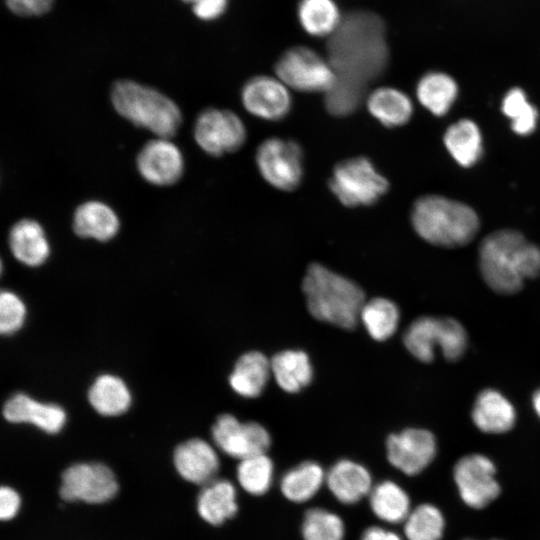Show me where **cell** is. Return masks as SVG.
Returning <instances> with one entry per match:
<instances>
[{
  "label": "cell",
  "mask_w": 540,
  "mask_h": 540,
  "mask_svg": "<svg viewBox=\"0 0 540 540\" xmlns=\"http://www.w3.org/2000/svg\"><path fill=\"white\" fill-rule=\"evenodd\" d=\"M327 50L337 81L325 95V107L334 116H347L358 108L366 85L387 66L384 21L369 11L349 13L329 38Z\"/></svg>",
  "instance_id": "cell-1"
},
{
  "label": "cell",
  "mask_w": 540,
  "mask_h": 540,
  "mask_svg": "<svg viewBox=\"0 0 540 540\" xmlns=\"http://www.w3.org/2000/svg\"><path fill=\"white\" fill-rule=\"evenodd\" d=\"M479 268L490 289L512 295L523 288L526 279L540 275V248L516 230H497L481 242Z\"/></svg>",
  "instance_id": "cell-2"
},
{
  "label": "cell",
  "mask_w": 540,
  "mask_h": 540,
  "mask_svg": "<svg viewBox=\"0 0 540 540\" xmlns=\"http://www.w3.org/2000/svg\"><path fill=\"white\" fill-rule=\"evenodd\" d=\"M310 314L343 329L354 328L365 303L364 291L352 280L319 263L309 265L302 282Z\"/></svg>",
  "instance_id": "cell-3"
},
{
  "label": "cell",
  "mask_w": 540,
  "mask_h": 540,
  "mask_svg": "<svg viewBox=\"0 0 540 540\" xmlns=\"http://www.w3.org/2000/svg\"><path fill=\"white\" fill-rule=\"evenodd\" d=\"M411 222L423 240L443 248L467 245L475 238L480 226L473 208L440 195L418 198L411 210Z\"/></svg>",
  "instance_id": "cell-4"
},
{
  "label": "cell",
  "mask_w": 540,
  "mask_h": 540,
  "mask_svg": "<svg viewBox=\"0 0 540 540\" xmlns=\"http://www.w3.org/2000/svg\"><path fill=\"white\" fill-rule=\"evenodd\" d=\"M110 96L120 116L137 127L149 130L158 138L175 136L182 123L178 105L152 87L119 79L113 83Z\"/></svg>",
  "instance_id": "cell-5"
},
{
  "label": "cell",
  "mask_w": 540,
  "mask_h": 540,
  "mask_svg": "<svg viewBox=\"0 0 540 540\" xmlns=\"http://www.w3.org/2000/svg\"><path fill=\"white\" fill-rule=\"evenodd\" d=\"M403 343L419 361L429 363L439 348L447 361H457L468 346V335L463 325L451 317L421 316L405 330Z\"/></svg>",
  "instance_id": "cell-6"
},
{
  "label": "cell",
  "mask_w": 540,
  "mask_h": 540,
  "mask_svg": "<svg viewBox=\"0 0 540 540\" xmlns=\"http://www.w3.org/2000/svg\"><path fill=\"white\" fill-rule=\"evenodd\" d=\"M328 185L341 204L351 208L374 205L389 189L388 180L363 156L337 163Z\"/></svg>",
  "instance_id": "cell-7"
},
{
  "label": "cell",
  "mask_w": 540,
  "mask_h": 540,
  "mask_svg": "<svg viewBox=\"0 0 540 540\" xmlns=\"http://www.w3.org/2000/svg\"><path fill=\"white\" fill-rule=\"evenodd\" d=\"M276 77L286 86L300 92L328 93L337 81L328 59L306 46L284 51L274 65Z\"/></svg>",
  "instance_id": "cell-8"
},
{
  "label": "cell",
  "mask_w": 540,
  "mask_h": 540,
  "mask_svg": "<svg viewBox=\"0 0 540 540\" xmlns=\"http://www.w3.org/2000/svg\"><path fill=\"white\" fill-rule=\"evenodd\" d=\"M303 150L297 141L272 137L264 140L255 154L263 179L282 191L298 188L303 178Z\"/></svg>",
  "instance_id": "cell-9"
},
{
  "label": "cell",
  "mask_w": 540,
  "mask_h": 540,
  "mask_svg": "<svg viewBox=\"0 0 540 540\" xmlns=\"http://www.w3.org/2000/svg\"><path fill=\"white\" fill-rule=\"evenodd\" d=\"M193 131L199 147L214 157L237 151L247 136L245 125L237 114L213 107L200 112Z\"/></svg>",
  "instance_id": "cell-10"
},
{
  "label": "cell",
  "mask_w": 540,
  "mask_h": 540,
  "mask_svg": "<svg viewBox=\"0 0 540 540\" xmlns=\"http://www.w3.org/2000/svg\"><path fill=\"white\" fill-rule=\"evenodd\" d=\"M118 492L113 471L102 463H76L62 474L59 494L65 501L105 503Z\"/></svg>",
  "instance_id": "cell-11"
},
{
  "label": "cell",
  "mask_w": 540,
  "mask_h": 540,
  "mask_svg": "<svg viewBox=\"0 0 540 540\" xmlns=\"http://www.w3.org/2000/svg\"><path fill=\"white\" fill-rule=\"evenodd\" d=\"M495 473L494 463L484 455L469 454L459 459L453 476L463 502L481 509L495 500L501 491Z\"/></svg>",
  "instance_id": "cell-12"
},
{
  "label": "cell",
  "mask_w": 540,
  "mask_h": 540,
  "mask_svg": "<svg viewBox=\"0 0 540 540\" xmlns=\"http://www.w3.org/2000/svg\"><path fill=\"white\" fill-rule=\"evenodd\" d=\"M211 433L219 450L239 460L266 453L271 444L270 434L264 426L254 421L242 423L231 414L220 415Z\"/></svg>",
  "instance_id": "cell-13"
},
{
  "label": "cell",
  "mask_w": 540,
  "mask_h": 540,
  "mask_svg": "<svg viewBox=\"0 0 540 540\" xmlns=\"http://www.w3.org/2000/svg\"><path fill=\"white\" fill-rule=\"evenodd\" d=\"M386 451L391 465L406 475H416L433 461L437 443L430 431L407 428L388 436Z\"/></svg>",
  "instance_id": "cell-14"
},
{
  "label": "cell",
  "mask_w": 540,
  "mask_h": 540,
  "mask_svg": "<svg viewBox=\"0 0 540 540\" xmlns=\"http://www.w3.org/2000/svg\"><path fill=\"white\" fill-rule=\"evenodd\" d=\"M241 101L249 113L269 121L283 119L292 107L287 86L277 77L269 75L248 79L241 90Z\"/></svg>",
  "instance_id": "cell-15"
},
{
  "label": "cell",
  "mask_w": 540,
  "mask_h": 540,
  "mask_svg": "<svg viewBox=\"0 0 540 540\" xmlns=\"http://www.w3.org/2000/svg\"><path fill=\"white\" fill-rule=\"evenodd\" d=\"M138 172L144 180L157 186L175 184L183 175L184 158L168 138L148 141L136 158Z\"/></svg>",
  "instance_id": "cell-16"
},
{
  "label": "cell",
  "mask_w": 540,
  "mask_h": 540,
  "mask_svg": "<svg viewBox=\"0 0 540 540\" xmlns=\"http://www.w3.org/2000/svg\"><path fill=\"white\" fill-rule=\"evenodd\" d=\"M173 463L184 480L197 485L213 481L220 466L216 450L200 438L179 444L173 454Z\"/></svg>",
  "instance_id": "cell-17"
},
{
  "label": "cell",
  "mask_w": 540,
  "mask_h": 540,
  "mask_svg": "<svg viewBox=\"0 0 540 540\" xmlns=\"http://www.w3.org/2000/svg\"><path fill=\"white\" fill-rule=\"evenodd\" d=\"M3 416L11 423H30L49 434H56L66 423V412L52 403H42L24 393L10 397L3 406Z\"/></svg>",
  "instance_id": "cell-18"
},
{
  "label": "cell",
  "mask_w": 540,
  "mask_h": 540,
  "mask_svg": "<svg viewBox=\"0 0 540 540\" xmlns=\"http://www.w3.org/2000/svg\"><path fill=\"white\" fill-rule=\"evenodd\" d=\"M326 483L334 497L343 504H354L372 490L370 472L361 464L342 459L326 474Z\"/></svg>",
  "instance_id": "cell-19"
},
{
  "label": "cell",
  "mask_w": 540,
  "mask_h": 540,
  "mask_svg": "<svg viewBox=\"0 0 540 540\" xmlns=\"http://www.w3.org/2000/svg\"><path fill=\"white\" fill-rule=\"evenodd\" d=\"M9 247L21 263L37 267L49 257L50 245L42 225L29 218L20 219L10 229Z\"/></svg>",
  "instance_id": "cell-20"
},
{
  "label": "cell",
  "mask_w": 540,
  "mask_h": 540,
  "mask_svg": "<svg viewBox=\"0 0 540 540\" xmlns=\"http://www.w3.org/2000/svg\"><path fill=\"white\" fill-rule=\"evenodd\" d=\"M472 420L484 433L501 434L511 430L516 412L510 401L494 389L481 391L472 408Z\"/></svg>",
  "instance_id": "cell-21"
},
{
  "label": "cell",
  "mask_w": 540,
  "mask_h": 540,
  "mask_svg": "<svg viewBox=\"0 0 540 540\" xmlns=\"http://www.w3.org/2000/svg\"><path fill=\"white\" fill-rule=\"evenodd\" d=\"M72 227L81 238H92L106 242L114 238L120 229L116 212L106 203L86 201L74 211Z\"/></svg>",
  "instance_id": "cell-22"
},
{
  "label": "cell",
  "mask_w": 540,
  "mask_h": 540,
  "mask_svg": "<svg viewBox=\"0 0 540 540\" xmlns=\"http://www.w3.org/2000/svg\"><path fill=\"white\" fill-rule=\"evenodd\" d=\"M234 484L226 479H214L204 485L197 497V511L207 523L217 526L235 516L238 511Z\"/></svg>",
  "instance_id": "cell-23"
},
{
  "label": "cell",
  "mask_w": 540,
  "mask_h": 540,
  "mask_svg": "<svg viewBox=\"0 0 540 540\" xmlns=\"http://www.w3.org/2000/svg\"><path fill=\"white\" fill-rule=\"evenodd\" d=\"M270 373V360L263 353L246 352L236 361L229 384L238 395L255 398L264 390Z\"/></svg>",
  "instance_id": "cell-24"
},
{
  "label": "cell",
  "mask_w": 540,
  "mask_h": 540,
  "mask_svg": "<svg viewBox=\"0 0 540 540\" xmlns=\"http://www.w3.org/2000/svg\"><path fill=\"white\" fill-rule=\"evenodd\" d=\"M296 16L302 30L316 38H330L344 18L335 0H299Z\"/></svg>",
  "instance_id": "cell-25"
},
{
  "label": "cell",
  "mask_w": 540,
  "mask_h": 540,
  "mask_svg": "<svg viewBox=\"0 0 540 540\" xmlns=\"http://www.w3.org/2000/svg\"><path fill=\"white\" fill-rule=\"evenodd\" d=\"M270 363L277 385L285 392H299L312 380L313 368L304 351L283 350L276 353Z\"/></svg>",
  "instance_id": "cell-26"
},
{
  "label": "cell",
  "mask_w": 540,
  "mask_h": 540,
  "mask_svg": "<svg viewBox=\"0 0 540 540\" xmlns=\"http://www.w3.org/2000/svg\"><path fill=\"white\" fill-rule=\"evenodd\" d=\"M367 108L370 114L383 126L394 128L406 124L413 113L410 98L402 91L392 87H381L368 97Z\"/></svg>",
  "instance_id": "cell-27"
},
{
  "label": "cell",
  "mask_w": 540,
  "mask_h": 540,
  "mask_svg": "<svg viewBox=\"0 0 540 540\" xmlns=\"http://www.w3.org/2000/svg\"><path fill=\"white\" fill-rule=\"evenodd\" d=\"M452 158L462 167H471L482 155V136L479 127L470 119L451 124L443 138Z\"/></svg>",
  "instance_id": "cell-28"
},
{
  "label": "cell",
  "mask_w": 540,
  "mask_h": 540,
  "mask_svg": "<svg viewBox=\"0 0 540 540\" xmlns=\"http://www.w3.org/2000/svg\"><path fill=\"white\" fill-rule=\"evenodd\" d=\"M416 93L422 106L436 116H443L457 98L458 85L451 75L430 71L419 79Z\"/></svg>",
  "instance_id": "cell-29"
},
{
  "label": "cell",
  "mask_w": 540,
  "mask_h": 540,
  "mask_svg": "<svg viewBox=\"0 0 540 540\" xmlns=\"http://www.w3.org/2000/svg\"><path fill=\"white\" fill-rule=\"evenodd\" d=\"M91 406L103 416H118L128 410L131 393L125 382L114 375L96 378L88 392Z\"/></svg>",
  "instance_id": "cell-30"
},
{
  "label": "cell",
  "mask_w": 540,
  "mask_h": 540,
  "mask_svg": "<svg viewBox=\"0 0 540 540\" xmlns=\"http://www.w3.org/2000/svg\"><path fill=\"white\" fill-rule=\"evenodd\" d=\"M325 481L323 468L316 462L305 461L283 474L280 489L286 499L303 503L310 500Z\"/></svg>",
  "instance_id": "cell-31"
},
{
  "label": "cell",
  "mask_w": 540,
  "mask_h": 540,
  "mask_svg": "<svg viewBox=\"0 0 540 540\" xmlns=\"http://www.w3.org/2000/svg\"><path fill=\"white\" fill-rule=\"evenodd\" d=\"M369 502L375 516L391 524L404 522L411 512L408 494L390 480L382 481L372 488Z\"/></svg>",
  "instance_id": "cell-32"
},
{
  "label": "cell",
  "mask_w": 540,
  "mask_h": 540,
  "mask_svg": "<svg viewBox=\"0 0 540 540\" xmlns=\"http://www.w3.org/2000/svg\"><path fill=\"white\" fill-rule=\"evenodd\" d=\"M360 320L368 334L376 341L389 339L397 330L400 312L398 306L391 300L376 297L365 301Z\"/></svg>",
  "instance_id": "cell-33"
},
{
  "label": "cell",
  "mask_w": 540,
  "mask_h": 540,
  "mask_svg": "<svg viewBox=\"0 0 540 540\" xmlns=\"http://www.w3.org/2000/svg\"><path fill=\"white\" fill-rule=\"evenodd\" d=\"M239 485L247 493L259 496L271 487L274 477V465L265 454H257L241 459L236 469Z\"/></svg>",
  "instance_id": "cell-34"
},
{
  "label": "cell",
  "mask_w": 540,
  "mask_h": 540,
  "mask_svg": "<svg viewBox=\"0 0 540 540\" xmlns=\"http://www.w3.org/2000/svg\"><path fill=\"white\" fill-rule=\"evenodd\" d=\"M445 527L441 511L432 504H421L404 521L408 540H440Z\"/></svg>",
  "instance_id": "cell-35"
},
{
  "label": "cell",
  "mask_w": 540,
  "mask_h": 540,
  "mask_svg": "<svg viewBox=\"0 0 540 540\" xmlns=\"http://www.w3.org/2000/svg\"><path fill=\"white\" fill-rule=\"evenodd\" d=\"M503 114L510 119L512 130L521 136H527L535 131L538 122V110L532 105L523 89H510L502 100Z\"/></svg>",
  "instance_id": "cell-36"
},
{
  "label": "cell",
  "mask_w": 540,
  "mask_h": 540,
  "mask_svg": "<svg viewBox=\"0 0 540 540\" xmlns=\"http://www.w3.org/2000/svg\"><path fill=\"white\" fill-rule=\"evenodd\" d=\"M301 533L304 540H343L345 525L337 514L315 507L305 513Z\"/></svg>",
  "instance_id": "cell-37"
},
{
  "label": "cell",
  "mask_w": 540,
  "mask_h": 540,
  "mask_svg": "<svg viewBox=\"0 0 540 540\" xmlns=\"http://www.w3.org/2000/svg\"><path fill=\"white\" fill-rule=\"evenodd\" d=\"M26 308L23 301L13 292L2 291L0 295V331L10 335L18 331L25 320Z\"/></svg>",
  "instance_id": "cell-38"
},
{
  "label": "cell",
  "mask_w": 540,
  "mask_h": 540,
  "mask_svg": "<svg viewBox=\"0 0 540 540\" xmlns=\"http://www.w3.org/2000/svg\"><path fill=\"white\" fill-rule=\"evenodd\" d=\"M6 7L20 17H39L47 14L55 0H4Z\"/></svg>",
  "instance_id": "cell-39"
},
{
  "label": "cell",
  "mask_w": 540,
  "mask_h": 540,
  "mask_svg": "<svg viewBox=\"0 0 540 540\" xmlns=\"http://www.w3.org/2000/svg\"><path fill=\"white\" fill-rule=\"evenodd\" d=\"M192 4L193 14L202 21H213L227 10L229 0H181Z\"/></svg>",
  "instance_id": "cell-40"
},
{
  "label": "cell",
  "mask_w": 540,
  "mask_h": 540,
  "mask_svg": "<svg viewBox=\"0 0 540 540\" xmlns=\"http://www.w3.org/2000/svg\"><path fill=\"white\" fill-rule=\"evenodd\" d=\"M21 505V499L16 490L9 486H2L0 489V518L8 521L14 518Z\"/></svg>",
  "instance_id": "cell-41"
},
{
  "label": "cell",
  "mask_w": 540,
  "mask_h": 540,
  "mask_svg": "<svg viewBox=\"0 0 540 540\" xmlns=\"http://www.w3.org/2000/svg\"><path fill=\"white\" fill-rule=\"evenodd\" d=\"M360 540H402L401 537L390 530H386L382 527L372 526L367 528Z\"/></svg>",
  "instance_id": "cell-42"
},
{
  "label": "cell",
  "mask_w": 540,
  "mask_h": 540,
  "mask_svg": "<svg viewBox=\"0 0 540 540\" xmlns=\"http://www.w3.org/2000/svg\"><path fill=\"white\" fill-rule=\"evenodd\" d=\"M532 404L538 417L540 418V389L532 397Z\"/></svg>",
  "instance_id": "cell-43"
}]
</instances>
